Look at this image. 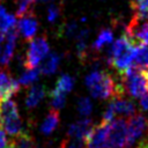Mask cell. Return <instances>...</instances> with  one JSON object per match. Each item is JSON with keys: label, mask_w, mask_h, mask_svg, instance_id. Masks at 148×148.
Masks as SVG:
<instances>
[{"label": "cell", "mask_w": 148, "mask_h": 148, "mask_svg": "<svg viewBox=\"0 0 148 148\" xmlns=\"http://www.w3.org/2000/svg\"><path fill=\"white\" fill-rule=\"evenodd\" d=\"M92 104L88 97H81L77 101V111L82 117H88L91 113Z\"/></svg>", "instance_id": "24"}, {"label": "cell", "mask_w": 148, "mask_h": 148, "mask_svg": "<svg viewBox=\"0 0 148 148\" xmlns=\"http://www.w3.org/2000/svg\"><path fill=\"white\" fill-rule=\"evenodd\" d=\"M0 125L10 136L23 133V124L20 118L17 104L12 98L0 101Z\"/></svg>", "instance_id": "4"}, {"label": "cell", "mask_w": 148, "mask_h": 148, "mask_svg": "<svg viewBox=\"0 0 148 148\" xmlns=\"http://www.w3.org/2000/svg\"><path fill=\"white\" fill-rule=\"evenodd\" d=\"M15 24H16L15 15L8 13L7 9L0 3V30L6 34L10 29L15 28L16 27Z\"/></svg>", "instance_id": "20"}, {"label": "cell", "mask_w": 148, "mask_h": 148, "mask_svg": "<svg viewBox=\"0 0 148 148\" xmlns=\"http://www.w3.org/2000/svg\"><path fill=\"white\" fill-rule=\"evenodd\" d=\"M46 95V87L44 84H35L32 86L25 96V106L28 109H32L39 104V102Z\"/></svg>", "instance_id": "14"}, {"label": "cell", "mask_w": 148, "mask_h": 148, "mask_svg": "<svg viewBox=\"0 0 148 148\" xmlns=\"http://www.w3.org/2000/svg\"><path fill=\"white\" fill-rule=\"evenodd\" d=\"M42 1H47V0H42Z\"/></svg>", "instance_id": "33"}, {"label": "cell", "mask_w": 148, "mask_h": 148, "mask_svg": "<svg viewBox=\"0 0 148 148\" xmlns=\"http://www.w3.org/2000/svg\"><path fill=\"white\" fill-rule=\"evenodd\" d=\"M5 36H6V35H5V32L0 30V44H1V42H3V39H5Z\"/></svg>", "instance_id": "30"}, {"label": "cell", "mask_w": 148, "mask_h": 148, "mask_svg": "<svg viewBox=\"0 0 148 148\" xmlns=\"http://www.w3.org/2000/svg\"><path fill=\"white\" fill-rule=\"evenodd\" d=\"M111 103L113 104V108L116 110L117 116H121V117H131L134 113H136V106L135 103L126 97H124V95L121 96H116L112 98Z\"/></svg>", "instance_id": "13"}, {"label": "cell", "mask_w": 148, "mask_h": 148, "mask_svg": "<svg viewBox=\"0 0 148 148\" xmlns=\"http://www.w3.org/2000/svg\"><path fill=\"white\" fill-rule=\"evenodd\" d=\"M125 35L133 44H148V12L134 10V14L125 28Z\"/></svg>", "instance_id": "5"}, {"label": "cell", "mask_w": 148, "mask_h": 148, "mask_svg": "<svg viewBox=\"0 0 148 148\" xmlns=\"http://www.w3.org/2000/svg\"><path fill=\"white\" fill-rule=\"evenodd\" d=\"M60 15V8L57 5H51L47 9V20L49 22H54Z\"/></svg>", "instance_id": "27"}, {"label": "cell", "mask_w": 148, "mask_h": 148, "mask_svg": "<svg viewBox=\"0 0 148 148\" xmlns=\"http://www.w3.org/2000/svg\"><path fill=\"white\" fill-rule=\"evenodd\" d=\"M9 148H37V145L31 135L23 132L9 142Z\"/></svg>", "instance_id": "19"}, {"label": "cell", "mask_w": 148, "mask_h": 148, "mask_svg": "<svg viewBox=\"0 0 148 148\" xmlns=\"http://www.w3.org/2000/svg\"><path fill=\"white\" fill-rule=\"evenodd\" d=\"M132 66L142 71L148 69V44H134V57Z\"/></svg>", "instance_id": "15"}, {"label": "cell", "mask_w": 148, "mask_h": 148, "mask_svg": "<svg viewBox=\"0 0 148 148\" xmlns=\"http://www.w3.org/2000/svg\"><path fill=\"white\" fill-rule=\"evenodd\" d=\"M140 98H141V99H140V106H141V109H142L143 111L148 112V91H147L143 96H141Z\"/></svg>", "instance_id": "29"}, {"label": "cell", "mask_w": 148, "mask_h": 148, "mask_svg": "<svg viewBox=\"0 0 148 148\" xmlns=\"http://www.w3.org/2000/svg\"><path fill=\"white\" fill-rule=\"evenodd\" d=\"M113 42V32L110 29H102L98 32L97 38L94 40L91 49L94 52H99Z\"/></svg>", "instance_id": "18"}, {"label": "cell", "mask_w": 148, "mask_h": 148, "mask_svg": "<svg viewBox=\"0 0 148 148\" xmlns=\"http://www.w3.org/2000/svg\"><path fill=\"white\" fill-rule=\"evenodd\" d=\"M66 103V94L58 90V89H53L50 91V104L52 106V109L56 110H60L64 108Z\"/></svg>", "instance_id": "22"}, {"label": "cell", "mask_w": 148, "mask_h": 148, "mask_svg": "<svg viewBox=\"0 0 148 148\" xmlns=\"http://www.w3.org/2000/svg\"><path fill=\"white\" fill-rule=\"evenodd\" d=\"M106 142L109 148H128L127 120L119 118L108 125Z\"/></svg>", "instance_id": "7"}, {"label": "cell", "mask_w": 148, "mask_h": 148, "mask_svg": "<svg viewBox=\"0 0 148 148\" xmlns=\"http://www.w3.org/2000/svg\"><path fill=\"white\" fill-rule=\"evenodd\" d=\"M38 30V22L35 17V15L31 13L20 17L18 23H17V31L20 35L28 42L35 38L36 34Z\"/></svg>", "instance_id": "10"}, {"label": "cell", "mask_w": 148, "mask_h": 148, "mask_svg": "<svg viewBox=\"0 0 148 148\" xmlns=\"http://www.w3.org/2000/svg\"><path fill=\"white\" fill-rule=\"evenodd\" d=\"M134 44L126 36L119 37L110 47L108 52V64L111 65L119 74H123L133 64Z\"/></svg>", "instance_id": "2"}, {"label": "cell", "mask_w": 148, "mask_h": 148, "mask_svg": "<svg viewBox=\"0 0 148 148\" xmlns=\"http://www.w3.org/2000/svg\"><path fill=\"white\" fill-rule=\"evenodd\" d=\"M16 37H17V28L16 27L6 32L5 45L2 46V53H1V59H0V65L2 67L7 66L10 62L12 58H13L14 50H15Z\"/></svg>", "instance_id": "12"}, {"label": "cell", "mask_w": 148, "mask_h": 148, "mask_svg": "<svg viewBox=\"0 0 148 148\" xmlns=\"http://www.w3.org/2000/svg\"><path fill=\"white\" fill-rule=\"evenodd\" d=\"M68 148H87V141L80 139H69Z\"/></svg>", "instance_id": "28"}, {"label": "cell", "mask_w": 148, "mask_h": 148, "mask_svg": "<svg viewBox=\"0 0 148 148\" xmlns=\"http://www.w3.org/2000/svg\"><path fill=\"white\" fill-rule=\"evenodd\" d=\"M77 25L75 22H72V23H68L66 25L62 27V35L67 36V37H73V36H76L77 35Z\"/></svg>", "instance_id": "26"}, {"label": "cell", "mask_w": 148, "mask_h": 148, "mask_svg": "<svg viewBox=\"0 0 148 148\" xmlns=\"http://www.w3.org/2000/svg\"><path fill=\"white\" fill-rule=\"evenodd\" d=\"M20 82L13 77L9 69L0 68V101L12 98L20 90Z\"/></svg>", "instance_id": "9"}, {"label": "cell", "mask_w": 148, "mask_h": 148, "mask_svg": "<svg viewBox=\"0 0 148 148\" xmlns=\"http://www.w3.org/2000/svg\"><path fill=\"white\" fill-rule=\"evenodd\" d=\"M39 74H40V71L37 67L27 68V71L20 76L18 82L21 86H30L39 79Z\"/></svg>", "instance_id": "21"}, {"label": "cell", "mask_w": 148, "mask_h": 148, "mask_svg": "<svg viewBox=\"0 0 148 148\" xmlns=\"http://www.w3.org/2000/svg\"><path fill=\"white\" fill-rule=\"evenodd\" d=\"M1 53H2V46L0 45V59H1Z\"/></svg>", "instance_id": "31"}, {"label": "cell", "mask_w": 148, "mask_h": 148, "mask_svg": "<svg viewBox=\"0 0 148 148\" xmlns=\"http://www.w3.org/2000/svg\"><path fill=\"white\" fill-rule=\"evenodd\" d=\"M127 135H128V147L133 146L135 142L148 139V118L142 113H134L128 117L127 120Z\"/></svg>", "instance_id": "8"}, {"label": "cell", "mask_w": 148, "mask_h": 148, "mask_svg": "<svg viewBox=\"0 0 148 148\" xmlns=\"http://www.w3.org/2000/svg\"><path fill=\"white\" fill-rule=\"evenodd\" d=\"M120 75V86L124 94L133 98H139L148 91V77L146 73L134 66H131Z\"/></svg>", "instance_id": "3"}, {"label": "cell", "mask_w": 148, "mask_h": 148, "mask_svg": "<svg viewBox=\"0 0 148 148\" xmlns=\"http://www.w3.org/2000/svg\"><path fill=\"white\" fill-rule=\"evenodd\" d=\"M59 65H60V56L57 52H51L47 53L46 57L43 59L39 71L45 75L53 74L54 72H57Z\"/></svg>", "instance_id": "17"}, {"label": "cell", "mask_w": 148, "mask_h": 148, "mask_svg": "<svg viewBox=\"0 0 148 148\" xmlns=\"http://www.w3.org/2000/svg\"><path fill=\"white\" fill-rule=\"evenodd\" d=\"M60 123V116H59V110L52 109L49 111L47 116L45 117L44 121L40 125V132L44 135H50L51 133H53L58 125Z\"/></svg>", "instance_id": "16"}, {"label": "cell", "mask_w": 148, "mask_h": 148, "mask_svg": "<svg viewBox=\"0 0 148 148\" xmlns=\"http://www.w3.org/2000/svg\"><path fill=\"white\" fill-rule=\"evenodd\" d=\"M74 82L75 81H74V77L73 76L67 75V74H62L58 79L54 88L58 89V90H60V91H62V92H65V94H67V92H69L73 89Z\"/></svg>", "instance_id": "23"}, {"label": "cell", "mask_w": 148, "mask_h": 148, "mask_svg": "<svg viewBox=\"0 0 148 148\" xmlns=\"http://www.w3.org/2000/svg\"><path fill=\"white\" fill-rule=\"evenodd\" d=\"M60 148H65V142H64V143H62V145L60 146Z\"/></svg>", "instance_id": "32"}, {"label": "cell", "mask_w": 148, "mask_h": 148, "mask_svg": "<svg viewBox=\"0 0 148 148\" xmlns=\"http://www.w3.org/2000/svg\"><path fill=\"white\" fill-rule=\"evenodd\" d=\"M49 50L50 47H49V42L46 36H40L31 39L23 60V66L25 68L37 67V65L46 57V54L49 53Z\"/></svg>", "instance_id": "6"}, {"label": "cell", "mask_w": 148, "mask_h": 148, "mask_svg": "<svg viewBox=\"0 0 148 148\" xmlns=\"http://www.w3.org/2000/svg\"><path fill=\"white\" fill-rule=\"evenodd\" d=\"M35 0H18L17 2V9H16V16L22 17L29 13H31V8Z\"/></svg>", "instance_id": "25"}, {"label": "cell", "mask_w": 148, "mask_h": 148, "mask_svg": "<svg viewBox=\"0 0 148 148\" xmlns=\"http://www.w3.org/2000/svg\"><path fill=\"white\" fill-rule=\"evenodd\" d=\"M86 86L92 97L98 99H109L116 96L125 95L119 81L108 72L94 69L86 76Z\"/></svg>", "instance_id": "1"}, {"label": "cell", "mask_w": 148, "mask_h": 148, "mask_svg": "<svg viewBox=\"0 0 148 148\" xmlns=\"http://www.w3.org/2000/svg\"><path fill=\"white\" fill-rule=\"evenodd\" d=\"M92 123L90 118H82L68 126L67 135L69 139H80V140H88V136L92 130Z\"/></svg>", "instance_id": "11"}]
</instances>
